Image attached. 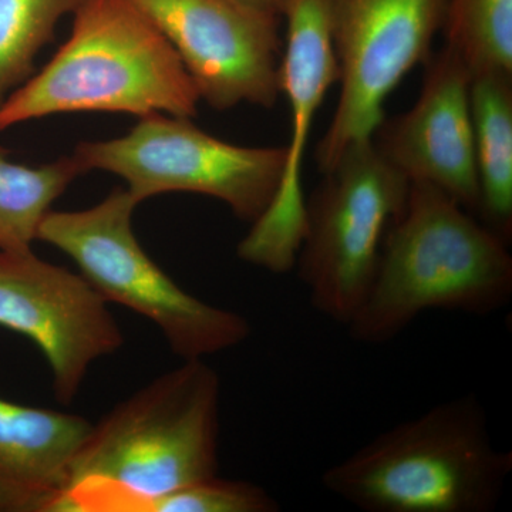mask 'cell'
<instances>
[{
  "mask_svg": "<svg viewBox=\"0 0 512 512\" xmlns=\"http://www.w3.org/2000/svg\"><path fill=\"white\" fill-rule=\"evenodd\" d=\"M221 380L184 360L93 426L52 512H137L147 501L218 476Z\"/></svg>",
  "mask_w": 512,
  "mask_h": 512,
  "instance_id": "obj_1",
  "label": "cell"
},
{
  "mask_svg": "<svg viewBox=\"0 0 512 512\" xmlns=\"http://www.w3.org/2000/svg\"><path fill=\"white\" fill-rule=\"evenodd\" d=\"M512 296L508 244L440 188L410 183L384 235L372 284L348 323L356 342L382 345L426 311L485 316Z\"/></svg>",
  "mask_w": 512,
  "mask_h": 512,
  "instance_id": "obj_2",
  "label": "cell"
},
{
  "mask_svg": "<svg viewBox=\"0 0 512 512\" xmlns=\"http://www.w3.org/2000/svg\"><path fill=\"white\" fill-rule=\"evenodd\" d=\"M200 94L156 23L133 0H80L69 39L0 106V131L63 113L192 119Z\"/></svg>",
  "mask_w": 512,
  "mask_h": 512,
  "instance_id": "obj_3",
  "label": "cell"
},
{
  "mask_svg": "<svg viewBox=\"0 0 512 512\" xmlns=\"http://www.w3.org/2000/svg\"><path fill=\"white\" fill-rule=\"evenodd\" d=\"M512 471L476 396L437 404L329 467L322 485L366 512H491Z\"/></svg>",
  "mask_w": 512,
  "mask_h": 512,
  "instance_id": "obj_4",
  "label": "cell"
},
{
  "mask_svg": "<svg viewBox=\"0 0 512 512\" xmlns=\"http://www.w3.org/2000/svg\"><path fill=\"white\" fill-rule=\"evenodd\" d=\"M138 204L119 188L87 210L50 211L37 239L69 256L104 301L150 320L181 359L237 348L251 335L248 320L195 298L165 274L134 234Z\"/></svg>",
  "mask_w": 512,
  "mask_h": 512,
  "instance_id": "obj_5",
  "label": "cell"
},
{
  "mask_svg": "<svg viewBox=\"0 0 512 512\" xmlns=\"http://www.w3.org/2000/svg\"><path fill=\"white\" fill-rule=\"evenodd\" d=\"M322 174L306 202L295 265L313 308L346 326L369 291L384 235L402 214L410 181L379 153L373 137L352 144Z\"/></svg>",
  "mask_w": 512,
  "mask_h": 512,
  "instance_id": "obj_6",
  "label": "cell"
},
{
  "mask_svg": "<svg viewBox=\"0 0 512 512\" xmlns=\"http://www.w3.org/2000/svg\"><path fill=\"white\" fill-rule=\"evenodd\" d=\"M73 156L86 173L101 170L123 178L140 204L167 192H195L254 222L281 184L286 147L237 146L205 133L191 119L153 114L126 136L82 141Z\"/></svg>",
  "mask_w": 512,
  "mask_h": 512,
  "instance_id": "obj_7",
  "label": "cell"
},
{
  "mask_svg": "<svg viewBox=\"0 0 512 512\" xmlns=\"http://www.w3.org/2000/svg\"><path fill=\"white\" fill-rule=\"evenodd\" d=\"M328 6L340 92L316 147L320 173L352 144L373 137L387 97L427 62L444 20V0H328Z\"/></svg>",
  "mask_w": 512,
  "mask_h": 512,
  "instance_id": "obj_8",
  "label": "cell"
},
{
  "mask_svg": "<svg viewBox=\"0 0 512 512\" xmlns=\"http://www.w3.org/2000/svg\"><path fill=\"white\" fill-rule=\"evenodd\" d=\"M215 110L271 109L281 96L282 16L237 0H133Z\"/></svg>",
  "mask_w": 512,
  "mask_h": 512,
  "instance_id": "obj_9",
  "label": "cell"
},
{
  "mask_svg": "<svg viewBox=\"0 0 512 512\" xmlns=\"http://www.w3.org/2000/svg\"><path fill=\"white\" fill-rule=\"evenodd\" d=\"M0 328L32 340L52 370L60 403H72L90 366L123 346L119 323L83 275L29 249L0 251Z\"/></svg>",
  "mask_w": 512,
  "mask_h": 512,
  "instance_id": "obj_10",
  "label": "cell"
},
{
  "mask_svg": "<svg viewBox=\"0 0 512 512\" xmlns=\"http://www.w3.org/2000/svg\"><path fill=\"white\" fill-rule=\"evenodd\" d=\"M284 20L281 94L291 110V144L286 147L284 173L274 200L238 245L242 261L276 274L295 266L306 225L303 158L316 113L339 80L328 0H286Z\"/></svg>",
  "mask_w": 512,
  "mask_h": 512,
  "instance_id": "obj_11",
  "label": "cell"
},
{
  "mask_svg": "<svg viewBox=\"0 0 512 512\" xmlns=\"http://www.w3.org/2000/svg\"><path fill=\"white\" fill-rule=\"evenodd\" d=\"M424 64L427 69L416 104L393 119L384 117L373 141L410 183L434 185L477 214L480 188L470 111L473 74L446 43Z\"/></svg>",
  "mask_w": 512,
  "mask_h": 512,
  "instance_id": "obj_12",
  "label": "cell"
},
{
  "mask_svg": "<svg viewBox=\"0 0 512 512\" xmlns=\"http://www.w3.org/2000/svg\"><path fill=\"white\" fill-rule=\"evenodd\" d=\"M92 424L0 396V512H52Z\"/></svg>",
  "mask_w": 512,
  "mask_h": 512,
  "instance_id": "obj_13",
  "label": "cell"
},
{
  "mask_svg": "<svg viewBox=\"0 0 512 512\" xmlns=\"http://www.w3.org/2000/svg\"><path fill=\"white\" fill-rule=\"evenodd\" d=\"M481 222L510 244L512 237V73L473 74L470 86Z\"/></svg>",
  "mask_w": 512,
  "mask_h": 512,
  "instance_id": "obj_14",
  "label": "cell"
},
{
  "mask_svg": "<svg viewBox=\"0 0 512 512\" xmlns=\"http://www.w3.org/2000/svg\"><path fill=\"white\" fill-rule=\"evenodd\" d=\"M84 173L73 154L30 167L13 163L0 147V251L32 248L53 202Z\"/></svg>",
  "mask_w": 512,
  "mask_h": 512,
  "instance_id": "obj_15",
  "label": "cell"
},
{
  "mask_svg": "<svg viewBox=\"0 0 512 512\" xmlns=\"http://www.w3.org/2000/svg\"><path fill=\"white\" fill-rule=\"evenodd\" d=\"M441 30L471 74L512 73V0H444Z\"/></svg>",
  "mask_w": 512,
  "mask_h": 512,
  "instance_id": "obj_16",
  "label": "cell"
},
{
  "mask_svg": "<svg viewBox=\"0 0 512 512\" xmlns=\"http://www.w3.org/2000/svg\"><path fill=\"white\" fill-rule=\"evenodd\" d=\"M80 0H0V106L30 79L40 50L52 42L57 23Z\"/></svg>",
  "mask_w": 512,
  "mask_h": 512,
  "instance_id": "obj_17",
  "label": "cell"
},
{
  "mask_svg": "<svg viewBox=\"0 0 512 512\" xmlns=\"http://www.w3.org/2000/svg\"><path fill=\"white\" fill-rule=\"evenodd\" d=\"M278 501L249 481L222 480L218 476L185 485L153 498L137 512H278Z\"/></svg>",
  "mask_w": 512,
  "mask_h": 512,
  "instance_id": "obj_18",
  "label": "cell"
},
{
  "mask_svg": "<svg viewBox=\"0 0 512 512\" xmlns=\"http://www.w3.org/2000/svg\"><path fill=\"white\" fill-rule=\"evenodd\" d=\"M237 2L252 6V8L266 10V12L276 13L284 18L286 0H237Z\"/></svg>",
  "mask_w": 512,
  "mask_h": 512,
  "instance_id": "obj_19",
  "label": "cell"
}]
</instances>
